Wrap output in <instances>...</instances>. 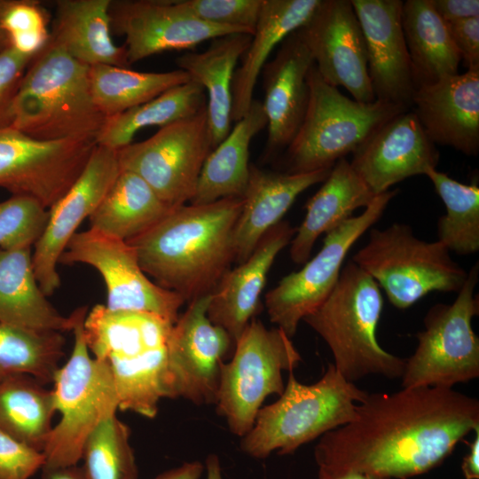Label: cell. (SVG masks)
I'll use <instances>...</instances> for the list:
<instances>
[{"instance_id":"cell-1","label":"cell","mask_w":479,"mask_h":479,"mask_svg":"<svg viewBox=\"0 0 479 479\" xmlns=\"http://www.w3.org/2000/svg\"><path fill=\"white\" fill-rule=\"evenodd\" d=\"M479 428V401L452 389L418 386L368 394L356 419L323 435L318 468L407 479L439 466Z\"/></svg>"},{"instance_id":"cell-2","label":"cell","mask_w":479,"mask_h":479,"mask_svg":"<svg viewBox=\"0 0 479 479\" xmlns=\"http://www.w3.org/2000/svg\"><path fill=\"white\" fill-rule=\"evenodd\" d=\"M242 204V198L184 204L126 242L147 276L189 302L212 294L234 262L233 232Z\"/></svg>"},{"instance_id":"cell-3","label":"cell","mask_w":479,"mask_h":479,"mask_svg":"<svg viewBox=\"0 0 479 479\" xmlns=\"http://www.w3.org/2000/svg\"><path fill=\"white\" fill-rule=\"evenodd\" d=\"M174 324L151 313L95 305L83 333L92 357L108 369L119 410L153 419L168 398V339Z\"/></svg>"},{"instance_id":"cell-4","label":"cell","mask_w":479,"mask_h":479,"mask_svg":"<svg viewBox=\"0 0 479 479\" xmlns=\"http://www.w3.org/2000/svg\"><path fill=\"white\" fill-rule=\"evenodd\" d=\"M106 119L91 95L89 67L49 40L26 69L10 127L40 140L96 142Z\"/></svg>"},{"instance_id":"cell-5","label":"cell","mask_w":479,"mask_h":479,"mask_svg":"<svg viewBox=\"0 0 479 479\" xmlns=\"http://www.w3.org/2000/svg\"><path fill=\"white\" fill-rule=\"evenodd\" d=\"M382 309L379 285L350 260L330 295L302 320L328 345L333 365L348 381L371 374L401 378L405 359L383 349L377 340Z\"/></svg>"},{"instance_id":"cell-6","label":"cell","mask_w":479,"mask_h":479,"mask_svg":"<svg viewBox=\"0 0 479 479\" xmlns=\"http://www.w3.org/2000/svg\"><path fill=\"white\" fill-rule=\"evenodd\" d=\"M367 395L345 380L333 364L310 385L298 381L290 371L279 398L259 410L254 426L241 437L240 450L258 459L273 452L292 454L302 444L354 420L357 404Z\"/></svg>"},{"instance_id":"cell-7","label":"cell","mask_w":479,"mask_h":479,"mask_svg":"<svg viewBox=\"0 0 479 479\" xmlns=\"http://www.w3.org/2000/svg\"><path fill=\"white\" fill-rule=\"evenodd\" d=\"M74 346L67 361L57 370L51 389L56 412L60 419L53 426L43 451L42 477L77 466L85 441L106 419L119 410L117 393L106 366L88 349L83 322L86 306L74 310Z\"/></svg>"},{"instance_id":"cell-8","label":"cell","mask_w":479,"mask_h":479,"mask_svg":"<svg viewBox=\"0 0 479 479\" xmlns=\"http://www.w3.org/2000/svg\"><path fill=\"white\" fill-rule=\"evenodd\" d=\"M309 104L302 122L284 151V172L332 169L356 152L386 122L409 110L375 100L361 103L328 84L315 65L308 73Z\"/></svg>"},{"instance_id":"cell-9","label":"cell","mask_w":479,"mask_h":479,"mask_svg":"<svg viewBox=\"0 0 479 479\" xmlns=\"http://www.w3.org/2000/svg\"><path fill=\"white\" fill-rule=\"evenodd\" d=\"M351 261L383 288L392 305L403 310L431 292L458 293L468 274L441 242L420 240L399 223L371 229L368 241Z\"/></svg>"},{"instance_id":"cell-10","label":"cell","mask_w":479,"mask_h":479,"mask_svg":"<svg viewBox=\"0 0 479 479\" xmlns=\"http://www.w3.org/2000/svg\"><path fill=\"white\" fill-rule=\"evenodd\" d=\"M291 339L252 318L235 342L231 361L222 365L215 404L232 434L247 435L265 398L283 393L282 372L293 371L302 360Z\"/></svg>"},{"instance_id":"cell-11","label":"cell","mask_w":479,"mask_h":479,"mask_svg":"<svg viewBox=\"0 0 479 479\" xmlns=\"http://www.w3.org/2000/svg\"><path fill=\"white\" fill-rule=\"evenodd\" d=\"M478 276L477 262L452 303L438 302L428 310L417 348L405 359L403 388L452 389L479 376V339L472 328V318L479 314Z\"/></svg>"},{"instance_id":"cell-12","label":"cell","mask_w":479,"mask_h":479,"mask_svg":"<svg viewBox=\"0 0 479 479\" xmlns=\"http://www.w3.org/2000/svg\"><path fill=\"white\" fill-rule=\"evenodd\" d=\"M397 190L376 195L364 211L327 232L320 250L297 271L283 277L265 294L271 323L292 338L299 323L318 308L334 289L344 259L354 243L384 213Z\"/></svg>"},{"instance_id":"cell-13","label":"cell","mask_w":479,"mask_h":479,"mask_svg":"<svg viewBox=\"0 0 479 479\" xmlns=\"http://www.w3.org/2000/svg\"><path fill=\"white\" fill-rule=\"evenodd\" d=\"M213 150L207 107L147 139L119 150L121 169L142 177L169 208L192 200L202 166Z\"/></svg>"},{"instance_id":"cell-14","label":"cell","mask_w":479,"mask_h":479,"mask_svg":"<svg viewBox=\"0 0 479 479\" xmlns=\"http://www.w3.org/2000/svg\"><path fill=\"white\" fill-rule=\"evenodd\" d=\"M95 145L91 140H40L12 127L2 128L0 187L49 209L80 176Z\"/></svg>"},{"instance_id":"cell-15","label":"cell","mask_w":479,"mask_h":479,"mask_svg":"<svg viewBox=\"0 0 479 479\" xmlns=\"http://www.w3.org/2000/svg\"><path fill=\"white\" fill-rule=\"evenodd\" d=\"M59 263H83L97 270L106 287V307L111 310L151 313L175 324L185 302L148 278L130 244L90 228L74 234Z\"/></svg>"},{"instance_id":"cell-16","label":"cell","mask_w":479,"mask_h":479,"mask_svg":"<svg viewBox=\"0 0 479 479\" xmlns=\"http://www.w3.org/2000/svg\"><path fill=\"white\" fill-rule=\"evenodd\" d=\"M210 294L189 302L171 327L167 345L168 398L216 404L222 365L234 345L230 335L208 318Z\"/></svg>"},{"instance_id":"cell-17","label":"cell","mask_w":479,"mask_h":479,"mask_svg":"<svg viewBox=\"0 0 479 479\" xmlns=\"http://www.w3.org/2000/svg\"><path fill=\"white\" fill-rule=\"evenodd\" d=\"M297 32L328 84L343 87L356 101H375L365 37L350 0H320Z\"/></svg>"},{"instance_id":"cell-18","label":"cell","mask_w":479,"mask_h":479,"mask_svg":"<svg viewBox=\"0 0 479 479\" xmlns=\"http://www.w3.org/2000/svg\"><path fill=\"white\" fill-rule=\"evenodd\" d=\"M120 171L117 151L96 144L80 176L48 209L46 227L32 253L35 278L46 296L60 286L57 264L68 241L98 208Z\"/></svg>"},{"instance_id":"cell-19","label":"cell","mask_w":479,"mask_h":479,"mask_svg":"<svg viewBox=\"0 0 479 479\" xmlns=\"http://www.w3.org/2000/svg\"><path fill=\"white\" fill-rule=\"evenodd\" d=\"M109 16L111 30L125 36L130 66L164 51L191 50L207 40L245 33L202 21L177 0H111Z\"/></svg>"},{"instance_id":"cell-20","label":"cell","mask_w":479,"mask_h":479,"mask_svg":"<svg viewBox=\"0 0 479 479\" xmlns=\"http://www.w3.org/2000/svg\"><path fill=\"white\" fill-rule=\"evenodd\" d=\"M439 152L414 113L402 112L376 130L352 153V169L376 196L413 176L436 169Z\"/></svg>"},{"instance_id":"cell-21","label":"cell","mask_w":479,"mask_h":479,"mask_svg":"<svg viewBox=\"0 0 479 479\" xmlns=\"http://www.w3.org/2000/svg\"><path fill=\"white\" fill-rule=\"evenodd\" d=\"M365 37L375 100L411 109L415 91L404 41L401 0H350Z\"/></svg>"},{"instance_id":"cell-22","label":"cell","mask_w":479,"mask_h":479,"mask_svg":"<svg viewBox=\"0 0 479 479\" xmlns=\"http://www.w3.org/2000/svg\"><path fill=\"white\" fill-rule=\"evenodd\" d=\"M411 110L428 137L468 155L479 153V69L467 70L422 85Z\"/></svg>"},{"instance_id":"cell-23","label":"cell","mask_w":479,"mask_h":479,"mask_svg":"<svg viewBox=\"0 0 479 479\" xmlns=\"http://www.w3.org/2000/svg\"><path fill=\"white\" fill-rule=\"evenodd\" d=\"M314 64L297 30L281 43L275 58L263 69L267 118L266 158L284 152L299 130L309 104L307 76Z\"/></svg>"},{"instance_id":"cell-24","label":"cell","mask_w":479,"mask_h":479,"mask_svg":"<svg viewBox=\"0 0 479 479\" xmlns=\"http://www.w3.org/2000/svg\"><path fill=\"white\" fill-rule=\"evenodd\" d=\"M294 233L295 228L287 221L277 224L245 262L223 276L210 294L208 318L230 335L233 345L254 318L268 273Z\"/></svg>"},{"instance_id":"cell-25","label":"cell","mask_w":479,"mask_h":479,"mask_svg":"<svg viewBox=\"0 0 479 479\" xmlns=\"http://www.w3.org/2000/svg\"><path fill=\"white\" fill-rule=\"evenodd\" d=\"M331 169L308 173L271 171L250 165L243 204L233 232L234 261L245 262L263 237L310 186L324 182Z\"/></svg>"},{"instance_id":"cell-26","label":"cell","mask_w":479,"mask_h":479,"mask_svg":"<svg viewBox=\"0 0 479 479\" xmlns=\"http://www.w3.org/2000/svg\"><path fill=\"white\" fill-rule=\"evenodd\" d=\"M320 0H263L250 43L232 83V121H239L254 100L255 87L268 58L313 14Z\"/></svg>"},{"instance_id":"cell-27","label":"cell","mask_w":479,"mask_h":479,"mask_svg":"<svg viewBox=\"0 0 479 479\" xmlns=\"http://www.w3.org/2000/svg\"><path fill=\"white\" fill-rule=\"evenodd\" d=\"M111 0H57L50 40L78 62L130 67L125 45L111 36Z\"/></svg>"},{"instance_id":"cell-28","label":"cell","mask_w":479,"mask_h":479,"mask_svg":"<svg viewBox=\"0 0 479 479\" xmlns=\"http://www.w3.org/2000/svg\"><path fill=\"white\" fill-rule=\"evenodd\" d=\"M375 195L346 158L332 167L319 190L307 201L305 216L290 242V258L305 263L318 238L352 217L354 210L367 207Z\"/></svg>"},{"instance_id":"cell-29","label":"cell","mask_w":479,"mask_h":479,"mask_svg":"<svg viewBox=\"0 0 479 479\" xmlns=\"http://www.w3.org/2000/svg\"><path fill=\"white\" fill-rule=\"evenodd\" d=\"M250 40L249 34H229L212 39L201 52L190 51L176 59L178 69L185 71L206 92L213 149L232 129V78Z\"/></svg>"},{"instance_id":"cell-30","label":"cell","mask_w":479,"mask_h":479,"mask_svg":"<svg viewBox=\"0 0 479 479\" xmlns=\"http://www.w3.org/2000/svg\"><path fill=\"white\" fill-rule=\"evenodd\" d=\"M73 311L61 315L35 278L31 248L0 249V323L36 331H72Z\"/></svg>"},{"instance_id":"cell-31","label":"cell","mask_w":479,"mask_h":479,"mask_svg":"<svg viewBox=\"0 0 479 479\" xmlns=\"http://www.w3.org/2000/svg\"><path fill=\"white\" fill-rule=\"evenodd\" d=\"M267 126L263 103L254 99L248 111L208 155L192 204H206L224 198H242L249 177V146Z\"/></svg>"},{"instance_id":"cell-32","label":"cell","mask_w":479,"mask_h":479,"mask_svg":"<svg viewBox=\"0 0 479 479\" xmlns=\"http://www.w3.org/2000/svg\"><path fill=\"white\" fill-rule=\"evenodd\" d=\"M401 25L415 89L458 74L459 53L430 0L403 2Z\"/></svg>"},{"instance_id":"cell-33","label":"cell","mask_w":479,"mask_h":479,"mask_svg":"<svg viewBox=\"0 0 479 479\" xmlns=\"http://www.w3.org/2000/svg\"><path fill=\"white\" fill-rule=\"evenodd\" d=\"M171 209L142 177L121 169L90 216V228L128 241L148 231Z\"/></svg>"},{"instance_id":"cell-34","label":"cell","mask_w":479,"mask_h":479,"mask_svg":"<svg viewBox=\"0 0 479 479\" xmlns=\"http://www.w3.org/2000/svg\"><path fill=\"white\" fill-rule=\"evenodd\" d=\"M206 107L204 89L190 80L140 106L106 118L96 137V144L117 151L131 144L136 133L143 128H162L192 116Z\"/></svg>"},{"instance_id":"cell-35","label":"cell","mask_w":479,"mask_h":479,"mask_svg":"<svg viewBox=\"0 0 479 479\" xmlns=\"http://www.w3.org/2000/svg\"><path fill=\"white\" fill-rule=\"evenodd\" d=\"M56 410L51 390L24 373L0 380V430L43 451Z\"/></svg>"},{"instance_id":"cell-36","label":"cell","mask_w":479,"mask_h":479,"mask_svg":"<svg viewBox=\"0 0 479 479\" xmlns=\"http://www.w3.org/2000/svg\"><path fill=\"white\" fill-rule=\"evenodd\" d=\"M89 80L95 105L108 118L140 106L190 78L181 69L137 72L128 67L96 65L89 67Z\"/></svg>"},{"instance_id":"cell-37","label":"cell","mask_w":479,"mask_h":479,"mask_svg":"<svg viewBox=\"0 0 479 479\" xmlns=\"http://www.w3.org/2000/svg\"><path fill=\"white\" fill-rule=\"evenodd\" d=\"M64 346L62 333L0 323V380L24 373L43 385L52 382Z\"/></svg>"},{"instance_id":"cell-38","label":"cell","mask_w":479,"mask_h":479,"mask_svg":"<svg viewBox=\"0 0 479 479\" xmlns=\"http://www.w3.org/2000/svg\"><path fill=\"white\" fill-rule=\"evenodd\" d=\"M443 200L446 213L437 222L438 241L458 255L479 250V186L460 183L436 169L425 173Z\"/></svg>"},{"instance_id":"cell-39","label":"cell","mask_w":479,"mask_h":479,"mask_svg":"<svg viewBox=\"0 0 479 479\" xmlns=\"http://www.w3.org/2000/svg\"><path fill=\"white\" fill-rule=\"evenodd\" d=\"M130 436L129 427L116 414L103 420L82 448L81 468L85 479H137Z\"/></svg>"},{"instance_id":"cell-40","label":"cell","mask_w":479,"mask_h":479,"mask_svg":"<svg viewBox=\"0 0 479 479\" xmlns=\"http://www.w3.org/2000/svg\"><path fill=\"white\" fill-rule=\"evenodd\" d=\"M0 29L11 48L35 56L50 40L49 14L36 0H0Z\"/></svg>"},{"instance_id":"cell-41","label":"cell","mask_w":479,"mask_h":479,"mask_svg":"<svg viewBox=\"0 0 479 479\" xmlns=\"http://www.w3.org/2000/svg\"><path fill=\"white\" fill-rule=\"evenodd\" d=\"M48 216V208L30 197L12 195L1 201L0 249L31 248L42 236Z\"/></svg>"},{"instance_id":"cell-42","label":"cell","mask_w":479,"mask_h":479,"mask_svg":"<svg viewBox=\"0 0 479 479\" xmlns=\"http://www.w3.org/2000/svg\"><path fill=\"white\" fill-rule=\"evenodd\" d=\"M189 13L202 21L234 27L252 35L263 0H177Z\"/></svg>"},{"instance_id":"cell-43","label":"cell","mask_w":479,"mask_h":479,"mask_svg":"<svg viewBox=\"0 0 479 479\" xmlns=\"http://www.w3.org/2000/svg\"><path fill=\"white\" fill-rule=\"evenodd\" d=\"M44 464V454L0 430V479H30Z\"/></svg>"},{"instance_id":"cell-44","label":"cell","mask_w":479,"mask_h":479,"mask_svg":"<svg viewBox=\"0 0 479 479\" xmlns=\"http://www.w3.org/2000/svg\"><path fill=\"white\" fill-rule=\"evenodd\" d=\"M33 57L10 46L0 53V129L12 124L13 101Z\"/></svg>"},{"instance_id":"cell-45","label":"cell","mask_w":479,"mask_h":479,"mask_svg":"<svg viewBox=\"0 0 479 479\" xmlns=\"http://www.w3.org/2000/svg\"><path fill=\"white\" fill-rule=\"evenodd\" d=\"M447 24L452 42L467 70L479 69V17Z\"/></svg>"},{"instance_id":"cell-46","label":"cell","mask_w":479,"mask_h":479,"mask_svg":"<svg viewBox=\"0 0 479 479\" xmlns=\"http://www.w3.org/2000/svg\"><path fill=\"white\" fill-rule=\"evenodd\" d=\"M437 14L446 22L479 17L478 0H430Z\"/></svg>"},{"instance_id":"cell-47","label":"cell","mask_w":479,"mask_h":479,"mask_svg":"<svg viewBox=\"0 0 479 479\" xmlns=\"http://www.w3.org/2000/svg\"><path fill=\"white\" fill-rule=\"evenodd\" d=\"M204 470V464L194 460L166 470L153 479H200Z\"/></svg>"},{"instance_id":"cell-48","label":"cell","mask_w":479,"mask_h":479,"mask_svg":"<svg viewBox=\"0 0 479 479\" xmlns=\"http://www.w3.org/2000/svg\"><path fill=\"white\" fill-rule=\"evenodd\" d=\"M475 436L469 444V452L464 457L461 470L466 479L479 478V428L475 430Z\"/></svg>"},{"instance_id":"cell-49","label":"cell","mask_w":479,"mask_h":479,"mask_svg":"<svg viewBox=\"0 0 479 479\" xmlns=\"http://www.w3.org/2000/svg\"><path fill=\"white\" fill-rule=\"evenodd\" d=\"M318 479H389L385 476L357 471H330L318 468Z\"/></svg>"},{"instance_id":"cell-50","label":"cell","mask_w":479,"mask_h":479,"mask_svg":"<svg viewBox=\"0 0 479 479\" xmlns=\"http://www.w3.org/2000/svg\"><path fill=\"white\" fill-rule=\"evenodd\" d=\"M204 467L207 474V479H224L222 468L217 455L209 454L206 458Z\"/></svg>"},{"instance_id":"cell-51","label":"cell","mask_w":479,"mask_h":479,"mask_svg":"<svg viewBox=\"0 0 479 479\" xmlns=\"http://www.w3.org/2000/svg\"><path fill=\"white\" fill-rule=\"evenodd\" d=\"M47 479H85L81 467L73 466L57 470Z\"/></svg>"},{"instance_id":"cell-52","label":"cell","mask_w":479,"mask_h":479,"mask_svg":"<svg viewBox=\"0 0 479 479\" xmlns=\"http://www.w3.org/2000/svg\"><path fill=\"white\" fill-rule=\"evenodd\" d=\"M9 47V41L6 34L0 29V53Z\"/></svg>"}]
</instances>
